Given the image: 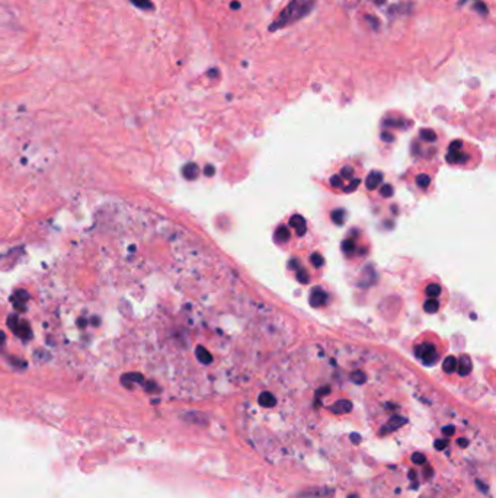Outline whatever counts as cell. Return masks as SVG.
<instances>
[{
	"mask_svg": "<svg viewBox=\"0 0 496 498\" xmlns=\"http://www.w3.org/2000/svg\"><path fill=\"white\" fill-rule=\"evenodd\" d=\"M316 8V0H291L280 15L271 22L270 31H278L309 16Z\"/></svg>",
	"mask_w": 496,
	"mask_h": 498,
	"instance_id": "cell-1",
	"label": "cell"
},
{
	"mask_svg": "<svg viewBox=\"0 0 496 498\" xmlns=\"http://www.w3.org/2000/svg\"><path fill=\"white\" fill-rule=\"evenodd\" d=\"M8 325H9V328H11L16 335L21 336L23 339L31 338V328H29V325L26 322H23V321H19L16 316H9Z\"/></svg>",
	"mask_w": 496,
	"mask_h": 498,
	"instance_id": "cell-2",
	"label": "cell"
},
{
	"mask_svg": "<svg viewBox=\"0 0 496 498\" xmlns=\"http://www.w3.org/2000/svg\"><path fill=\"white\" fill-rule=\"evenodd\" d=\"M129 2L141 11H153L154 9V5L151 3L150 0H129Z\"/></svg>",
	"mask_w": 496,
	"mask_h": 498,
	"instance_id": "cell-3",
	"label": "cell"
},
{
	"mask_svg": "<svg viewBox=\"0 0 496 498\" xmlns=\"http://www.w3.org/2000/svg\"><path fill=\"white\" fill-rule=\"evenodd\" d=\"M196 173H198V171H196V166L195 165H186L184 168V175L188 179L196 178Z\"/></svg>",
	"mask_w": 496,
	"mask_h": 498,
	"instance_id": "cell-4",
	"label": "cell"
},
{
	"mask_svg": "<svg viewBox=\"0 0 496 498\" xmlns=\"http://www.w3.org/2000/svg\"><path fill=\"white\" fill-rule=\"evenodd\" d=\"M475 9L477 12H480L482 15H487V6H486L483 2H476Z\"/></svg>",
	"mask_w": 496,
	"mask_h": 498,
	"instance_id": "cell-5",
	"label": "cell"
},
{
	"mask_svg": "<svg viewBox=\"0 0 496 498\" xmlns=\"http://www.w3.org/2000/svg\"><path fill=\"white\" fill-rule=\"evenodd\" d=\"M426 293H428L429 296H437V294H440V286H437V284H429L428 289H426Z\"/></svg>",
	"mask_w": 496,
	"mask_h": 498,
	"instance_id": "cell-6",
	"label": "cell"
},
{
	"mask_svg": "<svg viewBox=\"0 0 496 498\" xmlns=\"http://www.w3.org/2000/svg\"><path fill=\"white\" fill-rule=\"evenodd\" d=\"M412 460H413L416 465H423V463H425V456L422 455V453H415V455L412 456Z\"/></svg>",
	"mask_w": 496,
	"mask_h": 498,
	"instance_id": "cell-7",
	"label": "cell"
},
{
	"mask_svg": "<svg viewBox=\"0 0 496 498\" xmlns=\"http://www.w3.org/2000/svg\"><path fill=\"white\" fill-rule=\"evenodd\" d=\"M454 363H455V360H454V357L447 358V361H445V364H444V368H445V371H453V370H454Z\"/></svg>",
	"mask_w": 496,
	"mask_h": 498,
	"instance_id": "cell-8",
	"label": "cell"
},
{
	"mask_svg": "<svg viewBox=\"0 0 496 498\" xmlns=\"http://www.w3.org/2000/svg\"><path fill=\"white\" fill-rule=\"evenodd\" d=\"M425 309L428 310V312H431V314H434L437 309H438V303L435 302V300H431V302H428V303L425 304Z\"/></svg>",
	"mask_w": 496,
	"mask_h": 498,
	"instance_id": "cell-9",
	"label": "cell"
},
{
	"mask_svg": "<svg viewBox=\"0 0 496 498\" xmlns=\"http://www.w3.org/2000/svg\"><path fill=\"white\" fill-rule=\"evenodd\" d=\"M377 176H378V175H376V173H374V175L371 176V182H367L368 188H376V185H377V182H378V179H376Z\"/></svg>",
	"mask_w": 496,
	"mask_h": 498,
	"instance_id": "cell-10",
	"label": "cell"
},
{
	"mask_svg": "<svg viewBox=\"0 0 496 498\" xmlns=\"http://www.w3.org/2000/svg\"><path fill=\"white\" fill-rule=\"evenodd\" d=\"M239 8H240V3H239V2H233V3H232V9L238 11Z\"/></svg>",
	"mask_w": 496,
	"mask_h": 498,
	"instance_id": "cell-11",
	"label": "cell"
},
{
	"mask_svg": "<svg viewBox=\"0 0 496 498\" xmlns=\"http://www.w3.org/2000/svg\"><path fill=\"white\" fill-rule=\"evenodd\" d=\"M373 2H374L376 5H384V3H386V0H373Z\"/></svg>",
	"mask_w": 496,
	"mask_h": 498,
	"instance_id": "cell-12",
	"label": "cell"
},
{
	"mask_svg": "<svg viewBox=\"0 0 496 498\" xmlns=\"http://www.w3.org/2000/svg\"><path fill=\"white\" fill-rule=\"evenodd\" d=\"M2 341H5V334L0 331V344H2Z\"/></svg>",
	"mask_w": 496,
	"mask_h": 498,
	"instance_id": "cell-13",
	"label": "cell"
},
{
	"mask_svg": "<svg viewBox=\"0 0 496 498\" xmlns=\"http://www.w3.org/2000/svg\"><path fill=\"white\" fill-rule=\"evenodd\" d=\"M467 2H470V0H460V3H458V5H460V6H461V5H466V3H467Z\"/></svg>",
	"mask_w": 496,
	"mask_h": 498,
	"instance_id": "cell-14",
	"label": "cell"
}]
</instances>
